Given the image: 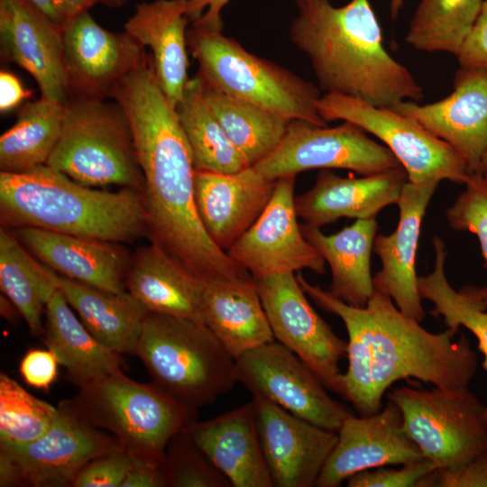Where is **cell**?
Here are the masks:
<instances>
[{"instance_id":"6da1fadb","label":"cell","mask_w":487,"mask_h":487,"mask_svg":"<svg viewBox=\"0 0 487 487\" xmlns=\"http://www.w3.org/2000/svg\"><path fill=\"white\" fill-rule=\"evenodd\" d=\"M130 124L143 179L148 237L203 281L251 275L208 236L194 196L195 167L176 109L158 83L145 81L118 98Z\"/></svg>"},{"instance_id":"7a4b0ae2","label":"cell","mask_w":487,"mask_h":487,"mask_svg":"<svg viewBox=\"0 0 487 487\" xmlns=\"http://www.w3.org/2000/svg\"><path fill=\"white\" fill-rule=\"evenodd\" d=\"M289 37L309 60L319 87L393 107L421 101L422 87L385 49L382 31L369 0L335 7L328 0H296Z\"/></svg>"},{"instance_id":"3957f363","label":"cell","mask_w":487,"mask_h":487,"mask_svg":"<svg viewBox=\"0 0 487 487\" xmlns=\"http://www.w3.org/2000/svg\"><path fill=\"white\" fill-rule=\"evenodd\" d=\"M0 221L10 230L34 227L116 244L148 236L142 192L87 187L47 164L0 172Z\"/></svg>"},{"instance_id":"277c9868","label":"cell","mask_w":487,"mask_h":487,"mask_svg":"<svg viewBox=\"0 0 487 487\" xmlns=\"http://www.w3.org/2000/svg\"><path fill=\"white\" fill-rule=\"evenodd\" d=\"M357 312L371 345L373 389L380 403L402 379L443 389L469 388L478 361L464 334L455 339L456 333L448 328L431 333L400 311L391 298L375 290Z\"/></svg>"},{"instance_id":"5b68a950","label":"cell","mask_w":487,"mask_h":487,"mask_svg":"<svg viewBox=\"0 0 487 487\" xmlns=\"http://www.w3.org/2000/svg\"><path fill=\"white\" fill-rule=\"evenodd\" d=\"M187 41L206 86L289 121L326 126L317 109L320 91L313 83L247 51L223 33V24L194 21Z\"/></svg>"},{"instance_id":"8992f818","label":"cell","mask_w":487,"mask_h":487,"mask_svg":"<svg viewBox=\"0 0 487 487\" xmlns=\"http://www.w3.org/2000/svg\"><path fill=\"white\" fill-rule=\"evenodd\" d=\"M135 355L153 382L197 409L238 382L235 359L201 322L147 313Z\"/></svg>"},{"instance_id":"52a82bcc","label":"cell","mask_w":487,"mask_h":487,"mask_svg":"<svg viewBox=\"0 0 487 487\" xmlns=\"http://www.w3.org/2000/svg\"><path fill=\"white\" fill-rule=\"evenodd\" d=\"M78 389L72 400L81 415L115 436L133 458L166 460L170 441L197 421V409L123 371Z\"/></svg>"},{"instance_id":"ba28073f","label":"cell","mask_w":487,"mask_h":487,"mask_svg":"<svg viewBox=\"0 0 487 487\" xmlns=\"http://www.w3.org/2000/svg\"><path fill=\"white\" fill-rule=\"evenodd\" d=\"M46 164L87 187L115 185L143 192L130 124L116 102L69 97L60 138Z\"/></svg>"},{"instance_id":"9c48e42d","label":"cell","mask_w":487,"mask_h":487,"mask_svg":"<svg viewBox=\"0 0 487 487\" xmlns=\"http://www.w3.org/2000/svg\"><path fill=\"white\" fill-rule=\"evenodd\" d=\"M387 398L400 408L408 436L437 469L460 467L487 447L486 405L469 388L402 386Z\"/></svg>"},{"instance_id":"30bf717a","label":"cell","mask_w":487,"mask_h":487,"mask_svg":"<svg viewBox=\"0 0 487 487\" xmlns=\"http://www.w3.org/2000/svg\"><path fill=\"white\" fill-rule=\"evenodd\" d=\"M322 118L352 123L380 139L391 151L414 184L449 180L465 183L471 170L450 144L413 118L362 99L326 93L317 102Z\"/></svg>"},{"instance_id":"8fae6325","label":"cell","mask_w":487,"mask_h":487,"mask_svg":"<svg viewBox=\"0 0 487 487\" xmlns=\"http://www.w3.org/2000/svg\"><path fill=\"white\" fill-rule=\"evenodd\" d=\"M400 167L387 146L352 123L327 127L301 120L290 121L279 146L253 166L269 180L312 169H345L367 176Z\"/></svg>"},{"instance_id":"7c38bea8","label":"cell","mask_w":487,"mask_h":487,"mask_svg":"<svg viewBox=\"0 0 487 487\" xmlns=\"http://www.w3.org/2000/svg\"><path fill=\"white\" fill-rule=\"evenodd\" d=\"M237 381L252 396L264 398L316 426L337 432L354 413L334 400L312 369L274 340L235 359Z\"/></svg>"},{"instance_id":"4fadbf2b","label":"cell","mask_w":487,"mask_h":487,"mask_svg":"<svg viewBox=\"0 0 487 487\" xmlns=\"http://www.w3.org/2000/svg\"><path fill=\"white\" fill-rule=\"evenodd\" d=\"M274 339L303 360L326 388L341 396L339 363L347 342L315 311L294 273L254 279Z\"/></svg>"},{"instance_id":"5bb4252c","label":"cell","mask_w":487,"mask_h":487,"mask_svg":"<svg viewBox=\"0 0 487 487\" xmlns=\"http://www.w3.org/2000/svg\"><path fill=\"white\" fill-rule=\"evenodd\" d=\"M51 428L36 440L0 446L15 464L22 486L68 487L79 471L101 455L124 449L112 434L90 424L72 400L57 406Z\"/></svg>"},{"instance_id":"9a60e30c","label":"cell","mask_w":487,"mask_h":487,"mask_svg":"<svg viewBox=\"0 0 487 487\" xmlns=\"http://www.w3.org/2000/svg\"><path fill=\"white\" fill-rule=\"evenodd\" d=\"M296 176L276 180L268 205L226 251L253 279L308 269L326 272V261L303 235L295 207Z\"/></svg>"},{"instance_id":"2e32d148","label":"cell","mask_w":487,"mask_h":487,"mask_svg":"<svg viewBox=\"0 0 487 487\" xmlns=\"http://www.w3.org/2000/svg\"><path fill=\"white\" fill-rule=\"evenodd\" d=\"M252 401L273 486H316L337 442V432L316 426L264 398L253 396Z\"/></svg>"},{"instance_id":"e0dca14e","label":"cell","mask_w":487,"mask_h":487,"mask_svg":"<svg viewBox=\"0 0 487 487\" xmlns=\"http://www.w3.org/2000/svg\"><path fill=\"white\" fill-rule=\"evenodd\" d=\"M69 97L105 100L145 55L128 33L101 27L85 12L62 27Z\"/></svg>"},{"instance_id":"ac0fdd59","label":"cell","mask_w":487,"mask_h":487,"mask_svg":"<svg viewBox=\"0 0 487 487\" xmlns=\"http://www.w3.org/2000/svg\"><path fill=\"white\" fill-rule=\"evenodd\" d=\"M316 486L337 487L353 474L425 458L403 427L400 408L391 400L371 416L346 418Z\"/></svg>"},{"instance_id":"d6986e66","label":"cell","mask_w":487,"mask_h":487,"mask_svg":"<svg viewBox=\"0 0 487 487\" xmlns=\"http://www.w3.org/2000/svg\"><path fill=\"white\" fill-rule=\"evenodd\" d=\"M391 108L450 144L471 172L481 174L487 153V68L460 67L453 91L439 101L426 105L403 101Z\"/></svg>"},{"instance_id":"ffe728a7","label":"cell","mask_w":487,"mask_h":487,"mask_svg":"<svg viewBox=\"0 0 487 487\" xmlns=\"http://www.w3.org/2000/svg\"><path fill=\"white\" fill-rule=\"evenodd\" d=\"M0 39L5 54L35 79L41 97L64 105L62 28L27 0H0Z\"/></svg>"},{"instance_id":"44dd1931","label":"cell","mask_w":487,"mask_h":487,"mask_svg":"<svg viewBox=\"0 0 487 487\" xmlns=\"http://www.w3.org/2000/svg\"><path fill=\"white\" fill-rule=\"evenodd\" d=\"M438 183L406 182L397 202L400 220L391 234L375 236L372 251L381 269L372 278L374 290L391 298L397 308L421 322V304L416 272V255L422 219Z\"/></svg>"},{"instance_id":"7402d4cb","label":"cell","mask_w":487,"mask_h":487,"mask_svg":"<svg viewBox=\"0 0 487 487\" xmlns=\"http://www.w3.org/2000/svg\"><path fill=\"white\" fill-rule=\"evenodd\" d=\"M275 183L253 167L234 173L195 170L197 212L221 250L226 253L258 219L272 197Z\"/></svg>"},{"instance_id":"603a6c76","label":"cell","mask_w":487,"mask_h":487,"mask_svg":"<svg viewBox=\"0 0 487 487\" xmlns=\"http://www.w3.org/2000/svg\"><path fill=\"white\" fill-rule=\"evenodd\" d=\"M11 231L39 262L58 274L106 292L126 291L131 256L118 244L34 227Z\"/></svg>"},{"instance_id":"cb8c5ba5","label":"cell","mask_w":487,"mask_h":487,"mask_svg":"<svg viewBox=\"0 0 487 487\" xmlns=\"http://www.w3.org/2000/svg\"><path fill=\"white\" fill-rule=\"evenodd\" d=\"M408 181L402 166L362 178L341 177L323 170L314 186L295 198L296 211L304 224L317 227L341 217L375 218L382 208L397 204Z\"/></svg>"},{"instance_id":"d4e9b609","label":"cell","mask_w":487,"mask_h":487,"mask_svg":"<svg viewBox=\"0 0 487 487\" xmlns=\"http://www.w3.org/2000/svg\"><path fill=\"white\" fill-rule=\"evenodd\" d=\"M233 487H273L251 400L184 430Z\"/></svg>"},{"instance_id":"484cf974","label":"cell","mask_w":487,"mask_h":487,"mask_svg":"<svg viewBox=\"0 0 487 487\" xmlns=\"http://www.w3.org/2000/svg\"><path fill=\"white\" fill-rule=\"evenodd\" d=\"M204 281L180 261L151 242L131 256L125 289L147 311L204 323Z\"/></svg>"},{"instance_id":"4316f807","label":"cell","mask_w":487,"mask_h":487,"mask_svg":"<svg viewBox=\"0 0 487 487\" xmlns=\"http://www.w3.org/2000/svg\"><path fill=\"white\" fill-rule=\"evenodd\" d=\"M188 0H154L136 5L124 32L149 47L159 84L176 108L188 78Z\"/></svg>"},{"instance_id":"83f0119b","label":"cell","mask_w":487,"mask_h":487,"mask_svg":"<svg viewBox=\"0 0 487 487\" xmlns=\"http://www.w3.org/2000/svg\"><path fill=\"white\" fill-rule=\"evenodd\" d=\"M202 315L204 324L234 359L275 340L251 275L204 281Z\"/></svg>"},{"instance_id":"f1b7e54d","label":"cell","mask_w":487,"mask_h":487,"mask_svg":"<svg viewBox=\"0 0 487 487\" xmlns=\"http://www.w3.org/2000/svg\"><path fill=\"white\" fill-rule=\"evenodd\" d=\"M47 271L56 289L98 342L118 354H135L147 311L127 291L111 293L96 289L49 267Z\"/></svg>"},{"instance_id":"f546056e","label":"cell","mask_w":487,"mask_h":487,"mask_svg":"<svg viewBox=\"0 0 487 487\" xmlns=\"http://www.w3.org/2000/svg\"><path fill=\"white\" fill-rule=\"evenodd\" d=\"M300 228L329 264V291L349 305L364 308L374 292L371 253L378 231L376 219H356L333 234H325L320 227L307 224L300 225Z\"/></svg>"},{"instance_id":"4dcf8cb0","label":"cell","mask_w":487,"mask_h":487,"mask_svg":"<svg viewBox=\"0 0 487 487\" xmlns=\"http://www.w3.org/2000/svg\"><path fill=\"white\" fill-rule=\"evenodd\" d=\"M43 339L78 387L123 371L124 362L98 342L56 289L45 308Z\"/></svg>"},{"instance_id":"1f68e13d","label":"cell","mask_w":487,"mask_h":487,"mask_svg":"<svg viewBox=\"0 0 487 487\" xmlns=\"http://www.w3.org/2000/svg\"><path fill=\"white\" fill-rule=\"evenodd\" d=\"M433 245L435 267L429 274L418 277L419 295L422 299L434 304L430 314L441 317L446 328L456 333L460 327H464L473 334L484 356L483 367L487 371V285H465L455 289L445 272L446 244L440 237L435 236ZM482 420L487 427V405Z\"/></svg>"},{"instance_id":"d6a6232c","label":"cell","mask_w":487,"mask_h":487,"mask_svg":"<svg viewBox=\"0 0 487 487\" xmlns=\"http://www.w3.org/2000/svg\"><path fill=\"white\" fill-rule=\"evenodd\" d=\"M298 281L305 293L322 309L341 318L348 335V367L341 379V396L349 401L359 416H371L382 408L374 394L372 376V349L357 307L335 297L329 290L309 283L299 271Z\"/></svg>"},{"instance_id":"836d02e7","label":"cell","mask_w":487,"mask_h":487,"mask_svg":"<svg viewBox=\"0 0 487 487\" xmlns=\"http://www.w3.org/2000/svg\"><path fill=\"white\" fill-rule=\"evenodd\" d=\"M204 95L226 136L248 167L267 158L282 141L290 122L286 118L205 84Z\"/></svg>"},{"instance_id":"e575fe53","label":"cell","mask_w":487,"mask_h":487,"mask_svg":"<svg viewBox=\"0 0 487 487\" xmlns=\"http://www.w3.org/2000/svg\"><path fill=\"white\" fill-rule=\"evenodd\" d=\"M64 105L41 97L28 102L0 137L1 172L20 173L46 164L60 138Z\"/></svg>"},{"instance_id":"d590c367","label":"cell","mask_w":487,"mask_h":487,"mask_svg":"<svg viewBox=\"0 0 487 487\" xmlns=\"http://www.w3.org/2000/svg\"><path fill=\"white\" fill-rule=\"evenodd\" d=\"M175 109L191 149L195 170L234 173L248 167L209 107L198 75L188 78Z\"/></svg>"},{"instance_id":"8d00e7d4","label":"cell","mask_w":487,"mask_h":487,"mask_svg":"<svg viewBox=\"0 0 487 487\" xmlns=\"http://www.w3.org/2000/svg\"><path fill=\"white\" fill-rule=\"evenodd\" d=\"M0 286L34 335H43L48 300L56 289L47 267L34 259L14 234L0 229Z\"/></svg>"},{"instance_id":"74e56055","label":"cell","mask_w":487,"mask_h":487,"mask_svg":"<svg viewBox=\"0 0 487 487\" xmlns=\"http://www.w3.org/2000/svg\"><path fill=\"white\" fill-rule=\"evenodd\" d=\"M483 0H420L406 41L418 51L457 56L472 30Z\"/></svg>"},{"instance_id":"f35d334b","label":"cell","mask_w":487,"mask_h":487,"mask_svg":"<svg viewBox=\"0 0 487 487\" xmlns=\"http://www.w3.org/2000/svg\"><path fill=\"white\" fill-rule=\"evenodd\" d=\"M58 409L28 392L5 372L0 374V446L25 444L43 436Z\"/></svg>"},{"instance_id":"ab89813d","label":"cell","mask_w":487,"mask_h":487,"mask_svg":"<svg viewBox=\"0 0 487 487\" xmlns=\"http://www.w3.org/2000/svg\"><path fill=\"white\" fill-rule=\"evenodd\" d=\"M166 469L168 487H232L185 431L168 444Z\"/></svg>"},{"instance_id":"60d3db41","label":"cell","mask_w":487,"mask_h":487,"mask_svg":"<svg viewBox=\"0 0 487 487\" xmlns=\"http://www.w3.org/2000/svg\"><path fill=\"white\" fill-rule=\"evenodd\" d=\"M464 190L446 210L454 230L474 234L487 268V183L480 173H471Z\"/></svg>"},{"instance_id":"b9f144b4","label":"cell","mask_w":487,"mask_h":487,"mask_svg":"<svg viewBox=\"0 0 487 487\" xmlns=\"http://www.w3.org/2000/svg\"><path fill=\"white\" fill-rule=\"evenodd\" d=\"M436 464L423 458L406 464L400 469L384 466L358 472L347 479L349 487H424L425 479L436 470Z\"/></svg>"},{"instance_id":"7bdbcfd3","label":"cell","mask_w":487,"mask_h":487,"mask_svg":"<svg viewBox=\"0 0 487 487\" xmlns=\"http://www.w3.org/2000/svg\"><path fill=\"white\" fill-rule=\"evenodd\" d=\"M133 464L125 449L101 455L79 471L72 487H122Z\"/></svg>"},{"instance_id":"ee69618b","label":"cell","mask_w":487,"mask_h":487,"mask_svg":"<svg viewBox=\"0 0 487 487\" xmlns=\"http://www.w3.org/2000/svg\"><path fill=\"white\" fill-rule=\"evenodd\" d=\"M427 486L487 487V447L465 464L454 469H436Z\"/></svg>"},{"instance_id":"f6af8a7d","label":"cell","mask_w":487,"mask_h":487,"mask_svg":"<svg viewBox=\"0 0 487 487\" xmlns=\"http://www.w3.org/2000/svg\"><path fill=\"white\" fill-rule=\"evenodd\" d=\"M58 363L56 355L49 348L31 349L22 358L19 371L28 385L48 390L57 378Z\"/></svg>"},{"instance_id":"bcb514c9","label":"cell","mask_w":487,"mask_h":487,"mask_svg":"<svg viewBox=\"0 0 487 487\" xmlns=\"http://www.w3.org/2000/svg\"><path fill=\"white\" fill-rule=\"evenodd\" d=\"M456 58L460 67L487 68V0Z\"/></svg>"},{"instance_id":"7dc6e473","label":"cell","mask_w":487,"mask_h":487,"mask_svg":"<svg viewBox=\"0 0 487 487\" xmlns=\"http://www.w3.org/2000/svg\"><path fill=\"white\" fill-rule=\"evenodd\" d=\"M133 461L122 487H168L166 460L133 458Z\"/></svg>"},{"instance_id":"c3c4849f","label":"cell","mask_w":487,"mask_h":487,"mask_svg":"<svg viewBox=\"0 0 487 487\" xmlns=\"http://www.w3.org/2000/svg\"><path fill=\"white\" fill-rule=\"evenodd\" d=\"M32 95L24 89L19 78L13 73L2 70L0 73V111L6 113Z\"/></svg>"},{"instance_id":"681fc988","label":"cell","mask_w":487,"mask_h":487,"mask_svg":"<svg viewBox=\"0 0 487 487\" xmlns=\"http://www.w3.org/2000/svg\"><path fill=\"white\" fill-rule=\"evenodd\" d=\"M230 0H188L187 15L192 22L223 23L221 12Z\"/></svg>"},{"instance_id":"f907efd6","label":"cell","mask_w":487,"mask_h":487,"mask_svg":"<svg viewBox=\"0 0 487 487\" xmlns=\"http://www.w3.org/2000/svg\"><path fill=\"white\" fill-rule=\"evenodd\" d=\"M0 486H22L19 472L13 461L0 452Z\"/></svg>"},{"instance_id":"816d5d0a","label":"cell","mask_w":487,"mask_h":487,"mask_svg":"<svg viewBox=\"0 0 487 487\" xmlns=\"http://www.w3.org/2000/svg\"><path fill=\"white\" fill-rule=\"evenodd\" d=\"M99 3L98 0H66V23L85 13L88 12V9L95 4Z\"/></svg>"},{"instance_id":"f5cc1de1","label":"cell","mask_w":487,"mask_h":487,"mask_svg":"<svg viewBox=\"0 0 487 487\" xmlns=\"http://www.w3.org/2000/svg\"><path fill=\"white\" fill-rule=\"evenodd\" d=\"M0 311L2 317L10 322H14L22 317L18 308L5 294L0 297Z\"/></svg>"},{"instance_id":"db71d44e","label":"cell","mask_w":487,"mask_h":487,"mask_svg":"<svg viewBox=\"0 0 487 487\" xmlns=\"http://www.w3.org/2000/svg\"><path fill=\"white\" fill-rule=\"evenodd\" d=\"M27 1L31 5H32L35 8H37L39 11H41L43 14H45L55 24L60 26L58 23L56 14L52 8L51 0H27Z\"/></svg>"},{"instance_id":"11a10c76","label":"cell","mask_w":487,"mask_h":487,"mask_svg":"<svg viewBox=\"0 0 487 487\" xmlns=\"http://www.w3.org/2000/svg\"><path fill=\"white\" fill-rule=\"evenodd\" d=\"M58 23L62 28L67 21L66 0H51Z\"/></svg>"},{"instance_id":"9f6ffc18","label":"cell","mask_w":487,"mask_h":487,"mask_svg":"<svg viewBox=\"0 0 487 487\" xmlns=\"http://www.w3.org/2000/svg\"><path fill=\"white\" fill-rule=\"evenodd\" d=\"M404 0H391L390 4V13L391 18L395 20L398 18L399 13L402 8Z\"/></svg>"},{"instance_id":"6f0895ef","label":"cell","mask_w":487,"mask_h":487,"mask_svg":"<svg viewBox=\"0 0 487 487\" xmlns=\"http://www.w3.org/2000/svg\"><path fill=\"white\" fill-rule=\"evenodd\" d=\"M99 3L113 8L121 7L128 3L129 0H98Z\"/></svg>"},{"instance_id":"680465c9","label":"cell","mask_w":487,"mask_h":487,"mask_svg":"<svg viewBox=\"0 0 487 487\" xmlns=\"http://www.w3.org/2000/svg\"><path fill=\"white\" fill-rule=\"evenodd\" d=\"M481 174L487 183V153L484 155L483 160H482Z\"/></svg>"}]
</instances>
